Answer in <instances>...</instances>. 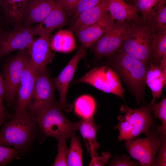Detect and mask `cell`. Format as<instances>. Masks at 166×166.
<instances>
[{
	"mask_svg": "<svg viewBox=\"0 0 166 166\" xmlns=\"http://www.w3.org/2000/svg\"><path fill=\"white\" fill-rule=\"evenodd\" d=\"M108 57L109 65L121 78L140 104L144 98L148 65L118 51Z\"/></svg>",
	"mask_w": 166,
	"mask_h": 166,
	"instance_id": "6da1fadb",
	"label": "cell"
},
{
	"mask_svg": "<svg viewBox=\"0 0 166 166\" xmlns=\"http://www.w3.org/2000/svg\"><path fill=\"white\" fill-rule=\"evenodd\" d=\"M38 128L34 117L28 113L14 114L0 128V145L23 150L33 140Z\"/></svg>",
	"mask_w": 166,
	"mask_h": 166,
	"instance_id": "7a4b0ae2",
	"label": "cell"
},
{
	"mask_svg": "<svg viewBox=\"0 0 166 166\" xmlns=\"http://www.w3.org/2000/svg\"><path fill=\"white\" fill-rule=\"evenodd\" d=\"M152 107L151 104L133 109L126 105H121L120 111L122 115L118 116V123L114 127L119 131L118 140H132L142 133L147 136L154 123Z\"/></svg>",
	"mask_w": 166,
	"mask_h": 166,
	"instance_id": "3957f363",
	"label": "cell"
},
{
	"mask_svg": "<svg viewBox=\"0 0 166 166\" xmlns=\"http://www.w3.org/2000/svg\"><path fill=\"white\" fill-rule=\"evenodd\" d=\"M58 102L55 103L33 116L40 132L45 136L59 140L68 139L78 130L79 121L69 120Z\"/></svg>",
	"mask_w": 166,
	"mask_h": 166,
	"instance_id": "277c9868",
	"label": "cell"
},
{
	"mask_svg": "<svg viewBox=\"0 0 166 166\" xmlns=\"http://www.w3.org/2000/svg\"><path fill=\"white\" fill-rule=\"evenodd\" d=\"M152 36V33L140 20L131 21L126 37L117 51L128 54L148 65Z\"/></svg>",
	"mask_w": 166,
	"mask_h": 166,
	"instance_id": "5b68a950",
	"label": "cell"
},
{
	"mask_svg": "<svg viewBox=\"0 0 166 166\" xmlns=\"http://www.w3.org/2000/svg\"><path fill=\"white\" fill-rule=\"evenodd\" d=\"M29 60L28 49L20 50L4 66L1 75L4 90V99L9 105L14 103L22 73Z\"/></svg>",
	"mask_w": 166,
	"mask_h": 166,
	"instance_id": "8992f818",
	"label": "cell"
},
{
	"mask_svg": "<svg viewBox=\"0 0 166 166\" xmlns=\"http://www.w3.org/2000/svg\"><path fill=\"white\" fill-rule=\"evenodd\" d=\"M87 84L105 93L114 94L124 99L125 90L120 77L110 67L101 66L93 68L73 82Z\"/></svg>",
	"mask_w": 166,
	"mask_h": 166,
	"instance_id": "52a82bcc",
	"label": "cell"
},
{
	"mask_svg": "<svg viewBox=\"0 0 166 166\" xmlns=\"http://www.w3.org/2000/svg\"><path fill=\"white\" fill-rule=\"evenodd\" d=\"M160 144L157 126L154 123L145 138L126 140L124 146L130 156L142 166H152Z\"/></svg>",
	"mask_w": 166,
	"mask_h": 166,
	"instance_id": "ba28073f",
	"label": "cell"
},
{
	"mask_svg": "<svg viewBox=\"0 0 166 166\" xmlns=\"http://www.w3.org/2000/svg\"><path fill=\"white\" fill-rule=\"evenodd\" d=\"M55 88L46 68L38 74L28 107L29 113L34 116L56 102Z\"/></svg>",
	"mask_w": 166,
	"mask_h": 166,
	"instance_id": "9c48e42d",
	"label": "cell"
},
{
	"mask_svg": "<svg viewBox=\"0 0 166 166\" xmlns=\"http://www.w3.org/2000/svg\"><path fill=\"white\" fill-rule=\"evenodd\" d=\"M130 22L117 21L113 27L90 47L96 57H108L118 50L126 37Z\"/></svg>",
	"mask_w": 166,
	"mask_h": 166,
	"instance_id": "30bf717a",
	"label": "cell"
},
{
	"mask_svg": "<svg viewBox=\"0 0 166 166\" xmlns=\"http://www.w3.org/2000/svg\"><path fill=\"white\" fill-rule=\"evenodd\" d=\"M86 49L80 46L76 54L58 76L53 79L55 88L59 92V100L58 102L62 110L68 113L71 111L73 106L66 99V93L69 84L72 80L80 60L86 54Z\"/></svg>",
	"mask_w": 166,
	"mask_h": 166,
	"instance_id": "8fae6325",
	"label": "cell"
},
{
	"mask_svg": "<svg viewBox=\"0 0 166 166\" xmlns=\"http://www.w3.org/2000/svg\"><path fill=\"white\" fill-rule=\"evenodd\" d=\"M30 27L5 32L0 36V59L17 50L28 49L34 40Z\"/></svg>",
	"mask_w": 166,
	"mask_h": 166,
	"instance_id": "7c38bea8",
	"label": "cell"
},
{
	"mask_svg": "<svg viewBox=\"0 0 166 166\" xmlns=\"http://www.w3.org/2000/svg\"><path fill=\"white\" fill-rule=\"evenodd\" d=\"M51 34L34 39L28 49L30 63L37 75L46 68L53 58L50 45Z\"/></svg>",
	"mask_w": 166,
	"mask_h": 166,
	"instance_id": "4fadbf2b",
	"label": "cell"
},
{
	"mask_svg": "<svg viewBox=\"0 0 166 166\" xmlns=\"http://www.w3.org/2000/svg\"><path fill=\"white\" fill-rule=\"evenodd\" d=\"M37 75L30 63L29 60L21 75L14 102V114H24L28 113V107Z\"/></svg>",
	"mask_w": 166,
	"mask_h": 166,
	"instance_id": "5bb4252c",
	"label": "cell"
},
{
	"mask_svg": "<svg viewBox=\"0 0 166 166\" xmlns=\"http://www.w3.org/2000/svg\"><path fill=\"white\" fill-rule=\"evenodd\" d=\"M115 20L109 13L97 22L74 31L76 38L85 48L90 47L113 27Z\"/></svg>",
	"mask_w": 166,
	"mask_h": 166,
	"instance_id": "9a60e30c",
	"label": "cell"
},
{
	"mask_svg": "<svg viewBox=\"0 0 166 166\" xmlns=\"http://www.w3.org/2000/svg\"><path fill=\"white\" fill-rule=\"evenodd\" d=\"M67 20L63 0H56L52 9L43 21L38 26L30 27L32 33L34 36H40L51 34L53 30L64 26Z\"/></svg>",
	"mask_w": 166,
	"mask_h": 166,
	"instance_id": "2e32d148",
	"label": "cell"
},
{
	"mask_svg": "<svg viewBox=\"0 0 166 166\" xmlns=\"http://www.w3.org/2000/svg\"><path fill=\"white\" fill-rule=\"evenodd\" d=\"M107 0H103L96 6L81 13L72 24V31L93 25L101 20L109 13Z\"/></svg>",
	"mask_w": 166,
	"mask_h": 166,
	"instance_id": "e0dca14e",
	"label": "cell"
},
{
	"mask_svg": "<svg viewBox=\"0 0 166 166\" xmlns=\"http://www.w3.org/2000/svg\"><path fill=\"white\" fill-rule=\"evenodd\" d=\"M100 128L95 123L93 117L82 118L79 121L77 130L80 131L91 158L98 155L97 151L100 145L97 141L96 135Z\"/></svg>",
	"mask_w": 166,
	"mask_h": 166,
	"instance_id": "ac0fdd59",
	"label": "cell"
},
{
	"mask_svg": "<svg viewBox=\"0 0 166 166\" xmlns=\"http://www.w3.org/2000/svg\"><path fill=\"white\" fill-rule=\"evenodd\" d=\"M55 2L50 0H27L23 17L27 24L42 22L52 9Z\"/></svg>",
	"mask_w": 166,
	"mask_h": 166,
	"instance_id": "d6986e66",
	"label": "cell"
},
{
	"mask_svg": "<svg viewBox=\"0 0 166 166\" xmlns=\"http://www.w3.org/2000/svg\"><path fill=\"white\" fill-rule=\"evenodd\" d=\"M145 77V83L151 90L152 99L150 104L152 106L157 98L162 93L166 85V75L158 65L149 63Z\"/></svg>",
	"mask_w": 166,
	"mask_h": 166,
	"instance_id": "ffe728a7",
	"label": "cell"
},
{
	"mask_svg": "<svg viewBox=\"0 0 166 166\" xmlns=\"http://www.w3.org/2000/svg\"><path fill=\"white\" fill-rule=\"evenodd\" d=\"M109 12L117 21L139 22V12L133 6L123 0H107Z\"/></svg>",
	"mask_w": 166,
	"mask_h": 166,
	"instance_id": "44dd1931",
	"label": "cell"
},
{
	"mask_svg": "<svg viewBox=\"0 0 166 166\" xmlns=\"http://www.w3.org/2000/svg\"><path fill=\"white\" fill-rule=\"evenodd\" d=\"M143 23L152 34L166 31V0H160Z\"/></svg>",
	"mask_w": 166,
	"mask_h": 166,
	"instance_id": "7402d4cb",
	"label": "cell"
},
{
	"mask_svg": "<svg viewBox=\"0 0 166 166\" xmlns=\"http://www.w3.org/2000/svg\"><path fill=\"white\" fill-rule=\"evenodd\" d=\"M51 49L55 51L69 53L76 48V44L72 31L69 30H60L50 39Z\"/></svg>",
	"mask_w": 166,
	"mask_h": 166,
	"instance_id": "603a6c76",
	"label": "cell"
},
{
	"mask_svg": "<svg viewBox=\"0 0 166 166\" xmlns=\"http://www.w3.org/2000/svg\"><path fill=\"white\" fill-rule=\"evenodd\" d=\"M27 0H0V6L6 17L18 22L23 18Z\"/></svg>",
	"mask_w": 166,
	"mask_h": 166,
	"instance_id": "cb8c5ba5",
	"label": "cell"
},
{
	"mask_svg": "<svg viewBox=\"0 0 166 166\" xmlns=\"http://www.w3.org/2000/svg\"><path fill=\"white\" fill-rule=\"evenodd\" d=\"M165 54H166V31L153 34L149 63L158 65Z\"/></svg>",
	"mask_w": 166,
	"mask_h": 166,
	"instance_id": "d4e9b609",
	"label": "cell"
},
{
	"mask_svg": "<svg viewBox=\"0 0 166 166\" xmlns=\"http://www.w3.org/2000/svg\"><path fill=\"white\" fill-rule=\"evenodd\" d=\"M96 108L94 98L88 95H83L76 100L74 105V111L77 114L82 118L93 117Z\"/></svg>",
	"mask_w": 166,
	"mask_h": 166,
	"instance_id": "484cf974",
	"label": "cell"
},
{
	"mask_svg": "<svg viewBox=\"0 0 166 166\" xmlns=\"http://www.w3.org/2000/svg\"><path fill=\"white\" fill-rule=\"evenodd\" d=\"M70 138V144L67 154L68 166H82V150L79 138L76 133L73 134Z\"/></svg>",
	"mask_w": 166,
	"mask_h": 166,
	"instance_id": "4316f807",
	"label": "cell"
},
{
	"mask_svg": "<svg viewBox=\"0 0 166 166\" xmlns=\"http://www.w3.org/2000/svg\"><path fill=\"white\" fill-rule=\"evenodd\" d=\"M156 118L161 122L160 126H157L158 133L166 135V98H163L159 103H155L152 108Z\"/></svg>",
	"mask_w": 166,
	"mask_h": 166,
	"instance_id": "83f0119b",
	"label": "cell"
},
{
	"mask_svg": "<svg viewBox=\"0 0 166 166\" xmlns=\"http://www.w3.org/2000/svg\"><path fill=\"white\" fill-rule=\"evenodd\" d=\"M160 0H132L133 6L142 15L140 20L144 22Z\"/></svg>",
	"mask_w": 166,
	"mask_h": 166,
	"instance_id": "f1b7e54d",
	"label": "cell"
},
{
	"mask_svg": "<svg viewBox=\"0 0 166 166\" xmlns=\"http://www.w3.org/2000/svg\"><path fill=\"white\" fill-rule=\"evenodd\" d=\"M66 139H63L58 141V153L52 166H68L67 158L68 149L66 144Z\"/></svg>",
	"mask_w": 166,
	"mask_h": 166,
	"instance_id": "f546056e",
	"label": "cell"
},
{
	"mask_svg": "<svg viewBox=\"0 0 166 166\" xmlns=\"http://www.w3.org/2000/svg\"><path fill=\"white\" fill-rule=\"evenodd\" d=\"M20 151L10 146L0 145V166L6 165L11 162Z\"/></svg>",
	"mask_w": 166,
	"mask_h": 166,
	"instance_id": "4dcf8cb0",
	"label": "cell"
},
{
	"mask_svg": "<svg viewBox=\"0 0 166 166\" xmlns=\"http://www.w3.org/2000/svg\"><path fill=\"white\" fill-rule=\"evenodd\" d=\"M160 144L158 151V155L153 164V166L166 165V135L158 133Z\"/></svg>",
	"mask_w": 166,
	"mask_h": 166,
	"instance_id": "1f68e13d",
	"label": "cell"
},
{
	"mask_svg": "<svg viewBox=\"0 0 166 166\" xmlns=\"http://www.w3.org/2000/svg\"><path fill=\"white\" fill-rule=\"evenodd\" d=\"M103 0H80L76 6L72 13L74 20L82 12L93 7L101 3Z\"/></svg>",
	"mask_w": 166,
	"mask_h": 166,
	"instance_id": "d6a6232c",
	"label": "cell"
},
{
	"mask_svg": "<svg viewBox=\"0 0 166 166\" xmlns=\"http://www.w3.org/2000/svg\"><path fill=\"white\" fill-rule=\"evenodd\" d=\"M4 95V86L0 74V128L1 126L5 121L10 119L12 116L6 110L3 104V100Z\"/></svg>",
	"mask_w": 166,
	"mask_h": 166,
	"instance_id": "836d02e7",
	"label": "cell"
},
{
	"mask_svg": "<svg viewBox=\"0 0 166 166\" xmlns=\"http://www.w3.org/2000/svg\"><path fill=\"white\" fill-rule=\"evenodd\" d=\"M138 164L131 160L130 157L126 155L115 156L109 162V166H135Z\"/></svg>",
	"mask_w": 166,
	"mask_h": 166,
	"instance_id": "e575fe53",
	"label": "cell"
},
{
	"mask_svg": "<svg viewBox=\"0 0 166 166\" xmlns=\"http://www.w3.org/2000/svg\"><path fill=\"white\" fill-rule=\"evenodd\" d=\"M111 157L110 152H103L101 156H94L89 163L90 166H103L107 164Z\"/></svg>",
	"mask_w": 166,
	"mask_h": 166,
	"instance_id": "d590c367",
	"label": "cell"
},
{
	"mask_svg": "<svg viewBox=\"0 0 166 166\" xmlns=\"http://www.w3.org/2000/svg\"><path fill=\"white\" fill-rule=\"evenodd\" d=\"M80 0H63V5L67 13H73L74 9Z\"/></svg>",
	"mask_w": 166,
	"mask_h": 166,
	"instance_id": "8d00e7d4",
	"label": "cell"
},
{
	"mask_svg": "<svg viewBox=\"0 0 166 166\" xmlns=\"http://www.w3.org/2000/svg\"><path fill=\"white\" fill-rule=\"evenodd\" d=\"M158 65L166 75V54H165L162 58Z\"/></svg>",
	"mask_w": 166,
	"mask_h": 166,
	"instance_id": "74e56055",
	"label": "cell"
},
{
	"mask_svg": "<svg viewBox=\"0 0 166 166\" xmlns=\"http://www.w3.org/2000/svg\"><path fill=\"white\" fill-rule=\"evenodd\" d=\"M5 32H4L2 30L1 26V20L0 19V36Z\"/></svg>",
	"mask_w": 166,
	"mask_h": 166,
	"instance_id": "f35d334b",
	"label": "cell"
},
{
	"mask_svg": "<svg viewBox=\"0 0 166 166\" xmlns=\"http://www.w3.org/2000/svg\"><path fill=\"white\" fill-rule=\"evenodd\" d=\"M51 1H55L56 0H50Z\"/></svg>",
	"mask_w": 166,
	"mask_h": 166,
	"instance_id": "ab89813d",
	"label": "cell"
},
{
	"mask_svg": "<svg viewBox=\"0 0 166 166\" xmlns=\"http://www.w3.org/2000/svg\"><path fill=\"white\" fill-rule=\"evenodd\" d=\"M129 0L132 1V0Z\"/></svg>",
	"mask_w": 166,
	"mask_h": 166,
	"instance_id": "60d3db41",
	"label": "cell"
}]
</instances>
